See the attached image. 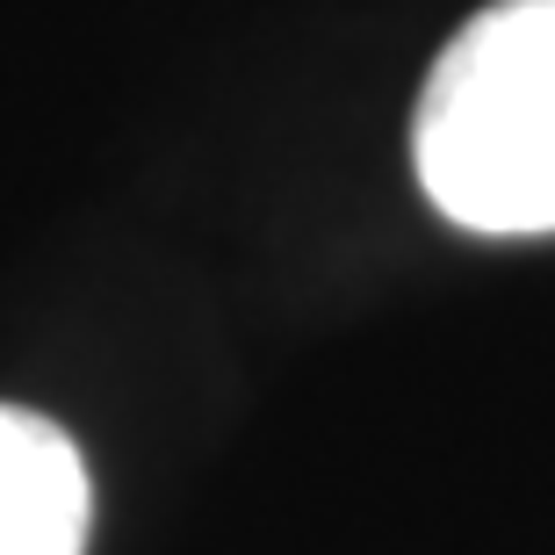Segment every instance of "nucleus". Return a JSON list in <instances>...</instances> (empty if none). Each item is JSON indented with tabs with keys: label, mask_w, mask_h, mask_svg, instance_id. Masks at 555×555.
<instances>
[{
	"label": "nucleus",
	"mask_w": 555,
	"mask_h": 555,
	"mask_svg": "<svg viewBox=\"0 0 555 555\" xmlns=\"http://www.w3.org/2000/svg\"><path fill=\"white\" fill-rule=\"evenodd\" d=\"M412 159L448 224L483 238L555 231V0H498L440 51Z\"/></svg>",
	"instance_id": "1"
},
{
	"label": "nucleus",
	"mask_w": 555,
	"mask_h": 555,
	"mask_svg": "<svg viewBox=\"0 0 555 555\" xmlns=\"http://www.w3.org/2000/svg\"><path fill=\"white\" fill-rule=\"evenodd\" d=\"M87 513L94 491L65 426L0 404V555H80Z\"/></svg>",
	"instance_id": "2"
}]
</instances>
